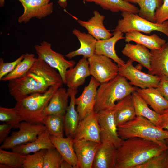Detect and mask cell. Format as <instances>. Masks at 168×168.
I'll use <instances>...</instances> for the list:
<instances>
[{"instance_id": "cell-1", "label": "cell", "mask_w": 168, "mask_h": 168, "mask_svg": "<svg viewBox=\"0 0 168 168\" xmlns=\"http://www.w3.org/2000/svg\"><path fill=\"white\" fill-rule=\"evenodd\" d=\"M9 82V92L16 101L33 94L43 93L52 86L64 84L59 73L38 58L25 75Z\"/></svg>"}, {"instance_id": "cell-2", "label": "cell", "mask_w": 168, "mask_h": 168, "mask_svg": "<svg viewBox=\"0 0 168 168\" xmlns=\"http://www.w3.org/2000/svg\"><path fill=\"white\" fill-rule=\"evenodd\" d=\"M168 148L166 144L138 137L123 140L117 148L115 168H136Z\"/></svg>"}, {"instance_id": "cell-3", "label": "cell", "mask_w": 168, "mask_h": 168, "mask_svg": "<svg viewBox=\"0 0 168 168\" xmlns=\"http://www.w3.org/2000/svg\"><path fill=\"white\" fill-rule=\"evenodd\" d=\"M125 77L119 75L100 84L97 89L94 111L112 109L116 102L136 91Z\"/></svg>"}, {"instance_id": "cell-4", "label": "cell", "mask_w": 168, "mask_h": 168, "mask_svg": "<svg viewBox=\"0 0 168 168\" xmlns=\"http://www.w3.org/2000/svg\"><path fill=\"white\" fill-rule=\"evenodd\" d=\"M118 133L123 140L132 137H138L154 141L160 145L166 144L168 131L156 126L146 118H136L118 126Z\"/></svg>"}, {"instance_id": "cell-5", "label": "cell", "mask_w": 168, "mask_h": 168, "mask_svg": "<svg viewBox=\"0 0 168 168\" xmlns=\"http://www.w3.org/2000/svg\"><path fill=\"white\" fill-rule=\"evenodd\" d=\"M62 86L55 85L50 86L45 92L35 93L16 101L14 107L23 121L42 123V115L52 96Z\"/></svg>"}, {"instance_id": "cell-6", "label": "cell", "mask_w": 168, "mask_h": 168, "mask_svg": "<svg viewBox=\"0 0 168 168\" xmlns=\"http://www.w3.org/2000/svg\"><path fill=\"white\" fill-rule=\"evenodd\" d=\"M122 19L119 20L113 31L123 33L131 31L150 34L157 31L165 34L168 38V20L161 23L150 21L138 15L128 11L122 12Z\"/></svg>"}, {"instance_id": "cell-7", "label": "cell", "mask_w": 168, "mask_h": 168, "mask_svg": "<svg viewBox=\"0 0 168 168\" xmlns=\"http://www.w3.org/2000/svg\"><path fill=\"white\" fill-rule=\"evenodd\" d=\"M19 130L13 131L1 144L0 148L12 149L17 146L34 141L38 135L46 129L41 123H35L23 121L20 124Z\"/></svg>"}, {"instance_id": "cell-8", "label": "cell", "mask_w": 168, "mask_h": 168, "mask_svg": "<svg viewBox=\"0 0 168 168\" xmlns=\"http://www.w3.org/2000/svg\"><path fill=\"white\" fill-rule=\"evenodd\" d=\"M51 44L44 41L40 45L34 46L39 58L47 63L52 68L57 70L65 84V76L67 70L74 66L75 63L73 60H66L63 54L53 50Z\"/></svg>"}, {"instance_id": "cell-9", "label": "cell", "mask_w": 168, "mask_h": 168, "mask_svg": "<svg viewBox=\"0 0 168 168\" xmlns=\"http://www.w3.org/2000/svg\"><path fill=\"white\" fill-rule=\"evenodd\" d=\"M87 59L91 75L100 84L109 81L118 75L119 66L107 56L95 54Z\"/></svg>"}, {"instance_id": "cell-10", "label": "cell", "mask_w": 168, "mask_h": 168, "mask_svg": "<svg viewBox=\"0 0 168 168\" xmlns=\"http://www.w3.org/2000/svg\"><path fill=\"white\" fill-rule=\"evenodd\" d=\"M96 116L100 128L101 143L110 144L117 148L119 147L123 140L118 134L112 109L100 110L96 113Z\"/></svg>"}, {"instance_id": "cell-11", "label": "cell", "mask_w": 168, "mask_h": 168, "mask_svg": "<svg viewBox=\"0 0 168 168\" xmlns=\"http://www.w3.org/2000/svg\"><path fill=\"white\" fill-rule=\"evenodd\" d=\"M133 62L129 59L124 66L119 67L118 74L128 80L134 86L142 89L157 88L160 77L142 72L133 66Z\"/></svg>"}, {"instance_id": "cell-12", "label": "cell", "mask_w": 168, "mask_h": 168, "mask_svg": "<svg viewBox=\"0 0 168 168\" xmlns=\"http://www.w3.org/2000/svg\"><path fill=\"white\" fill-rule=\"evenodd\" d=\"M100 83L91 77L90 82L85 86L81 95L75 99L76 108L81 120L94 111L97 90Z\"/></svg>"}, {"instance_id": "cell-13", "label": "cell", "mask_w": 168, "mask_h": 168, "mask_svg": "<svg viewBox=\"0 0 168 168\" xmlns=\"http://www.w3.org/2000/svg\"><path fill=\"white\" fill-rule=\"evenodd\" d=\"M18 0L24 8L23 13L18 19L20 23H26L34 17L42 19L53 12V3L50 0Z\"/></svg>"}, {"instance_id": "cell-14", "label": "cell", "mask_w": 168, "mask_h": 168, "mask_svg": "<svg viewBox=\"0 0 168 168\" xmlns=\"http://www.w3.org/2000/svg\"><path fill=\"white\" fill-rule=\"evenodd\" d=\"M94 111L80 120L73 137V142L89 140L101 143L100 129Z\"/></svg>"}, {"instance_id": "cell-15", "label": "cell", "mask_w": 168, "mask_h": 168, "mask_svg": "<svg viewBox=\"0 0 168 168\" xmlns=\"http://www.w3.org/2000/svg\"><path fill=\"white\" fill-rule=\"evenodd\" d=\"M100 144L89 140L73 142L78 168H92L96 152Z\"/></svg>"}, {"instance_id": "cell-16", "label": "cell", "mask_w": 168, "mask_h": 168, "mask_svg": "<svg viewBox=\"0 0 168 168\" xmlns=\"http://www.w3.org/2000/svg\"><path fill=\"white\" fill-rule=\"evenodd\" d=\"M87 58L83 57L76 65L68 69L65 76V84L69 88L76 89L91 75Z\"/></svg>"}, {"instance_id": "cell-17", "label": "cell", "mask_w": 168, "mask_h": 168, "mask_svg": "<svg viewBox=\"0 0 168 168\" xmlns=\"http://www.w3.org/2000/svg\"><path fill=\"white\" fill-rule=\"evenodd\" d=\"M113 35L104 40H97L96 43L95 54L107 56L113 60L119 67L124 66L125 63L117 54L115 49L116 43L125 38L123 33L119 31H114Z\"/></svg>"}, {"instance_id": "cell-18", "label": "cell", "mask_w": 168, "mask_h": 168, "mask_svg": "<svg viewBox=\"0 0 168 168\" xmlns=\"http://www.w3.org/2000/svg\"><path fill=\"white\" fill-rule=\"evenodd\" d=\"M93 13V16L88 21L79 20L77 22L97 40H106L111 37L112 34L104 25L105 16L97 10L94 11Z\"/></svg>"}, {"instance_id": "cell-19", "label": "cell", "mask_w": 168, "mask_h": 168, "mask_svg": "<svg viewBox=\"0 0 168 168\" xmlns=\"http://www.w3.org/2000/svg\"><path fill=\"white\" fill-rule=\"evenodd\" d=\"M117 148L107 143H101L95 155L92 168H115Z\"/></svg>"}, {"instance_id": "cell-20", "label": "cell", "mask_w": 168, "mask_h": 168, "mask_svg": "<svg viewBox=\"0 0 168 168\" xmlns=\"http://www.w3.org/2000/svg\"><path fill=\"white\" fill-rule=\"evenodd\" d=\"M117 126L136 117L131 94L117 102L112 109Z\"/></svg>"}, {"instance_id": "cell-21", "label": "cell", "mask_w": 168, "mask_h": 168, "mask_svg": "<svg viewBox=\"0 0 168 168\" xmlns=\"http://www.w3.org/2000/svg\"><path fill=\"white\" fill-rule=\"evenodd\" d=\"M69 93L65 88L59 87L54 92L49 102L44 110L43 119L46 116L52 114H65L68 107V99Z\"/></svg>"}, {"instance_id": "cell-22", "label": "cell", "mask_w": 168, "mask_h": 168, "mask_svg": "<svg viewBox=\"0 0 168 168\" xmlns=\"http://www.w3.org/2000/svg\"><path fill=\"white\" fill-rule=\"evenodd\" d=\"M72 34L78 39L80 42V46L77 49L70 52L66 56L71 59L78 55H82L86 58L92 56L95 54L96 43L97 40L89 33L82 32L75 29Z\"/></svg>"}, {"instance_id": "cell-23", "label": "cell", "mask_w": 168, "mask_h": 168, "mask_svg": "<svg viewBox=\"0 0 168 168\" xmlns=\"http://www.w3.org/2000/svg\"><path fill=\"white\" fill-rule=\"evenodd\" d=\"M50 134L45 129L38 136L34 141L19 145L12 148V152L27 155L35 153L42 149H49L55 148L50 138Z\"/></svg>"}, {"instance_id": "cell-24", "label": "cell", "mask_w": 168, "mask_h": 168, "mask_svg": "<svg viewBox=\"0 0 168 168\" xmlns=\"http://www.w3.org/2000/svg\"><path fill=\"white\" fill-rule=\"evenodd\" d=\"M123 55L139 63L149 70L152 54L148 49L141 44L127 43L121 51Z\"/></svg>"}, {"instance_id": "cell-25", "label": "cell", "mask_w": 168, "mask_h": 168, "mask_svg": "<svg viewBox=\"0 0 168 168\" xmlns=\"http://www.w3.org/2000/svg\"><path fill=\"white\" fill-rule=\"evenodd\" d=\"M50 138L63 159L71 164L74 168H78L77 159L73 147V138L70 136L65 138L50 135Z\"/></svg>"}, {"instance_id": "cell-26", "label": "cell", "mask_w": 168, "mask_h": 168, "mask_svg": "<svg viewBox=\"0 0 168 168\" xmlns=\"http://www.w3.org/2000/svg\"><path fill=\"white\" fill-rule=\"evenodd\" d=\"M152 58L150 74L168 77V41L159 49L151 50Z\"/></svg>"}, {"instance_id": "cell-27", "label": "cell", "mask_w": 168, "mask_h": 168, "mask_svg": "<svg viewBox=\"0 0 168 168\" xmlns=\"http://www.w3.org/2000/svg\"><path fill=\"white\" fill-rule=\"evenodd\" d=\"M125 41L127 43L133 41L142 45L151 50L161 49L166 43V40L156 34L150 35L143 34L138 31H131L125 33Z\"/></svg>"}, {"instance_id": "cell-28", "label": "cell", "mask_w": 168, "mask_h": 168, "mask_svg": "<svg viewBox=\"0 0 168 168\" xmlns=\"http://www.w3.org/2000/svg\"><path fill=\"white\" fill-rule=\"evenodd\" d=\"M154 110L159 114L168 108V100L156 88H137L136 91Z\"/></svg>"}, {"instance_id": "cell-29", "label": "cell", "mask_w": 168, "mask_h": 168, "mask_svg": "<svg viewBox=\"0 0 168 168\" xmlns=\"http://www.w3.org/2000/svg\"><path fill=\"white\" fill-rule=\"evenodd\" d=\"M70 102L65 115V133L67 137L73 138L80 121L79 116L75 108V95L77 93L76 89L68 88Z\"/></svg>"}, {"instance_id": "cell-30", "label": "cell", "mask_w": 168, "mask_h": 168, "mask_svg": "<svg viewBox=\"0 0 168 168\" xmlns=\"http://www.w3.org/2000/svg\"><path fill=\"white\" fill-rule=\"evenodd\" d=\"M131 95L136 116L144 117L159 127V114L150 109L148 104L136 91L133 92Z\"/></svg>"}, {"instance_id": "cell-31", "label": "cell", "mask_w": 168, "mask_h": 168, "mask_svg": "<svg viewBox=\"0 0 168 168\" xmlns=\"http://www.w3.org/2000/svg\"><path fill=\"white\" fill-rule=\"evenodd\" d=\"M84 2H94L103 9L112 12L128 11L138 14L139 9L135 5L124 0H84Z\"/></svg>"}, {"instance_id": "cell-32", "label": "cell", "mask_w": 168, "mask_h": 168, "mask_svg": "<svg viewBox=\"0 0 168 168\" xmlns=\"http://www.w3.org/2000/svg\"><path fill=\"white\" fill-rule=\"evenodd\" d=\"M65 114H52L45 116L42 120L50 135L64 137L65 133Z\"/></svg>"}, {"instance_id": "cell-33", "label": "cell", "mask_w": 168, "mask_h": 168, "mask_svg": "<svg viewBox=\"0 0 168 168\" xmlns=\"http://www.w3.org/2000/svg\"><path fill=\"white\" fill-rule=\"evenodd\" d=\"M128 2L139 5V16L150 21L155 22V11L162 5L163 0H128Z\"/></svg>"}, {"instance_id": "cell-34", "label": "cell", "mask_w": 168, "mask_h": 168, "mask_svg": "<svg viewBox=\"0 0 168 168\" xmlns=\"http://www.w3.org/2000/svg\"><path fill=\"white\" fill-rule=\"evenodd\" d=\"M37 59V58L35 57L33 54L26 53L23 59L17 65L15 69L0 80L9 81L23 76L30 69Z\"/></svg>"}, {"instance_id": "cell-35", "label": "cell", "mask_w": 168, "mask_h": 168, "mask_svg": "<svg viewBox=\"0 0 168 168\" xmlns=\"http://www.w3.org/2000/svg\"><path fill=\"white\" fill-rule=\"evenodd\" d=\"M26 155L0 148V168H23Z\"/></svg>"}, {"instance_id": "cell-36", "label": "cell", "mask_w": 168, "mask_h": 168, "mask_svg": "<svg viewBox=\"0 0 168 168\" xmlns=\"http://www.w3.org/2000/svg\"><path fill=\"white\" fill-rule=\"evenodd\" d=\"M0 121L11 125L13 128H18L20 123L23 121L14 107L7 108L0 107Z\"/></svg>"}, {"instance_id": "cell-37", "label": "cell", "mask_w": 168, "mask_h": 168, "mask_svg": "<svg viewBox=\"0 0 168 168\" xmlns=\"http://www.w3.org/2000/svg\"><path fill=\"white\" fill-rule=\"evenodd\" d=\"M136 168H168V148Z\"/></svg>"}, {"instance_id": "cell-38", "label": "cell", "mask_w": 168, "mask_h": 168, "mask_svg": "<svg viewBox=\"0 0 168 168\" xmlns=\"http://www.w3.org/2000/svg\"><path fill=\"white\" fill-rule=\"evenodd\" d=\"M47 149H42L32 154L26 155L23 168H43L44 159Z\"/></svg>"}, {"instance_id": "cell-39", "label": "cell", "mask_w": 168, "mask_h": 168, "mask_svg": "<svg viewBox=\"0 0 168 168\" xmlns=\"http://www.w3.org/2000/svg\"><path fill=\"white\" fill-rule=\"evenodd\" d=\"M63 159L55 148L47 150L44 157L43 168H60V164Z\"/></svg>"}, {"instance_id": "cell-40", "label": "cell", "mask_w": 168, "mask_h": 168, "mask_svg": "<svg viewBox=\"0 0 168 168\" xmlns=\"http://www.w3.org/2000/svg\"><path fill=\"white\" fill-rule=\"evenodd\" d=\"M25 54H22L17 59L11 62L5 63L2 58H0V80L12 71L17 65L23 59Z\"/></svg>"}, {"instance_id": "cell-41", "label": "cell", "mask_w": 168, "mask_h": 168, "mask_svg": "<svg viewBox=\"0 0 168 168\" xmlns=\"http://www.w3.org/2000/svg\"><path fill=\"white\" fill-rule=\"evenodd\" d=\"M155 22L161 23L168 20V0H163V3L160 7L155 12Z\"/></svg>"}, {"instance_id": "cell-42", "label": "cell", "mask_w": 168, "mask_h": 168, "mask_svg": "<svg viewBox=\"0 0 168 168\" xmlns=\"http://www.w3.org/2000/svg\"><path fill=\"white\" fill-rule=\"evenodd\" d=\"M161 79L156 88L162 95L168 100V77L164 75L160 76Z\"/></svg>"}, {"instance_id": "cell-43", "label": "cell", "mask_w": 168, "mask_h": 168, "mask_svg": "<svg viewBox=\"0 0 168 168\" xmlns=\"http://www.w3.org/2000/svg\"><path fill=\"white\" fill-rule=\"evenodd\" d=\"M12 127L10 125L4 123L0 125V144H1L8 137Z\"/></svg>"}, {"instance_id": "cell-44", "label": "cell", "mask_w": 168, "mask_h": 168, "mask_svg": "<svg viewBox=\"0 0 168 168\" xmlns=\"http://www.w3.org/2000/svg\"><path fill=\"white\" fill-rule=\"evenodd\" d=\"M159 114L160 123L158 127L168 131V108Z\"/></svg>"}, {"instance_id": "cell-45", "label": "cell", "mask_w": 168, "mask_h": 168, "mask_svg": "<svg viewBox=\"0 0 168 168\" xmlns=\"http://www.w3.org/2000/svg\"><path fill=\"white\" fill-rule=\"evenodd\" d=\"M60 168H74V167L69 162L63 159L60 164Z\"/></svg>"}, {"instance_id": "cell-46", "label": "cell", "mask_w": 168, "mask_h": 168, "mask_svg": "<svg viewBox=\"0 0 168 168\" xmlns=\"http://www.w3.org/2000/svg\"><path fill=\"white\" fill-rule=\"evenodd\" d=\"M59 5L63 8H65L67 6V0H58Z\"/></svg>"}, {"instance_id": "cell-47", "label": "cell", "mask_w": 168, "mask_h": 168, "mask_svg": "<svg viewBox=\"0 0 168 168\" xmlns=\"http://www.w3.org/2000/svg\"><path fill=\"white\" fill-rule=\"evenodd\" d=\"M5 3L4 0H0V7H2L4 6Z\"/></svg>"}, {"instance_id": "cell-48", "label": "cell", "mask_w": 168, "mask_h": 168, "mask_svg": "<svg viewBox=\"0 0 168 168\" xmlns=\"http://www.w3.org/2000/svg\"><path fill=\"white\" fill-rule=\"evenodd\" d=\"M165 144L168 147V138L166 139L165 140Z\"/></svg>"}, {"instance_id": "cell-49", "label": "cell", "mask_w": 168, "mask_h": 168, "mask_svg": "<svg viewBox=\"0 0 168 168\" xmlns=\"http://www.w3.org/2000/svg\"><path fill=\"white\" fill-rule=\"evenodd\" d=\"M124 0L128 2V0Z\"/></svg>"}]
</instances>
